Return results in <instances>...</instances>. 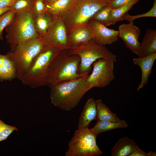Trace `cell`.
<instances>
[{
    "instance_id": "6da1fadb",
    "label": "cell",
    "mask_w": 156,
    "mask_h": 156,
    "mask_svg": "<svg viewBox=\"0 0 156 156\" xmlns=\"http://www.w3.org/2000/svg\"><path fill=\"white\" fill-rule=\"evenodd\" d=\"M89 75L49 87L52 104L66 111H70L76 107L89 90L86 83Z\"/></svg>"
},
{
    "instance_id": "7a4b0ae2",
    "label": "cell",
    "mask_w": 156,
    "mask_h": 156,
    "mask_svg": "<svg viewBox=\"0 0 156 156\" xmlns=\"http://www.w3.org/2000/svg\"><path fill=\"white\" fill-rule=\"evenodd\" d=\"M109 4V0H72L60 18L68 34L77 27L87 26L96 13Z\"/></svg>"
},
{
    "instance_id": "3957f363",
    "label": "cell",
    "mask_w": 156,
    "mask_h": 156,
    "mask_svg": "<svg viewBox=\"0 0 156 156\" xmlns=\"http://www.w3.org/2000/svg\"><path fill=\"white\" fill-rule=\"evenodd\" d=\"M79 57L70 55L67 50L61 51L51 61L49 69V87L63 82L74 79L86 74H79Z\"/></svg>"
},
{
    "instance_id": "277c9868",
    "label": "cell",
    "mask_w": 156,
    "mask_h": 156,
    "mask_svg": "<svg viewBox=\"0 0 156 156\" xmlns=\"http://www.w3.org/2000/svg\"><path fill=\"white\" fill-rule=\"evenodd\" d=\"M60 51L44 46L34 60L27 72L20 79L22 83L33 88L48 86L50 64Z\"/></svg>"
},
{
    "instance_id": "5b68a950",
    "label": "cell",
    "mask_w": 156,
    "mask_h": 156,
    "mask_svg": "<svg viewBox=\"0 0 156 156\" xmlns=\"http://www.w3.org/2000/svg\"><path fill=\"white\" fill-rule=\"evenodd\" d=\"M44 46L39 37L18 44L14 50L6 54L13 62L16 78L20 80L27 73L37 55Z\"/></svg>"
},
{
    "instance_id": "8992f818",
    "label": "cell",
    "mask_w": 156,
    "mask_h": 156,
    "mask_svg": "<svg viewBox=\"0 0 156 156\" xmlns=\"http://www.w3.org/2000/svg\"><path fill=\"white\" fill-rule=\"evenodd\" d=\"M70 55H78L80 59L78 72L79 74H89L92 70L93 63L99 59H109L117 62V56L105 45L99 44L93 39L86 44L71 47L67 50Z\"/></svg>"
},
{
    "instance_id": "52a82bcc",
    "label": "cell",
    "mask_w": 156,
    "mask_h": 156,
    "mask_svg": "<svg viewBox=\"0 0 156 156\" xmlns=\"http://www.w3.org/2000/svg\"><path fill=\"white\" fill-rule=\"evenodd\" d=\"M6 39L13 51L19 44L39 37L36 31L32 14L24 12L16 13L11 23L5 28Z\"/></svg>"
},
{
    "instance_id": "ba28073f",
    "label": "cell",
    "mask_w": 156,
    "mask_h": 156,
    "mask_svg": "<svg viewBox=\"0 0 156 156\" xmlns=\"http://www.w3.org/2000/svg\"><path fill=\"white\" fill-rule=\"evenodd\" d=\"M97 135L86 127L77 130L68 144L66 156H96L103 153L96 143Z\"/></svg>"
},
{
    "instance_id": "9c48e42d",
    "label": "cell",
    "mask_w": 156,
    "mask_h": 156,
    "mask_svg": "<svg viewBox=\"0 0 156 156\" xmlns=\"http://www.w3.org/2000/svg\"><path fill=\"white\" fill-rule=\"evenodd\" d=\"M114 63L110 59H99L93 63L92 73L86 81L89 90L94 87H104L114 79Z\"/></svg>"
},
{
    "instance_id": "30bf717a",
    "label": "cell",
    "mask_w": 156,
    "mask_h": 156,
    "mask_svg": "<svg viewBox=\"0 0 156 156\" xmlns=\"http://www.w3.org/2000/svg\"><path fill=\"white\" fill-rule=\"evenodd\" d=\"M39 37L44 47L60 51L68 50L71 47L66 27L60 18L53 19L46 33Z\"/></svg>"
},
{
    "instance_id": "8fae6325",
    "label": "cell",
    "mask_w": 156,
    "mask_h": 156,
    "mask_svg": "<svg viewBox=\"0 0 156 156\" xmlns=\"http://www.w3.org/2000/svg\"><path fill=\"white\" fill-rule=\"evenodd\" d=\"M87 26L91 33L93 39L99 44H110L118 40V31L108 28L96 20L90 19Z\"/></svg>"
},
{
    "instance_id": "7c38bea8",
    "label": "cell",
    "mask_w": 156,
    "mask_h": 156,
    "mask_svg": "<svg viewBox=\"0 0 156 156\" xmlns=\"http://www.w3.org/2000/svg\"><path fill=\"white\" fill-rule=\"evenodd\" d=\"M118 37L123 41L129 49L138 56L140 52V43L139 37L141 31L131 21L128 24H122L118 27Z\"/></svg>"
},
{
    "instance_id": "4fadbf2b",
    "label": "cell",
    "mask_w": 156,
    "mask_h": 156,
    "mask_svg": "<svg viewBox=\"0 0 156 156\" xmlns=\"http://www.w3.org/2000/svg\"><path fill=\"white\" fill-rule=\"evenodd\" d=\"M156 59V53L143 57L133 58V64L140 67L142 72L141 81L137 88L138 91L147 84Z\"/></svg>"
},
{
    "instance_id": "5bb4252c",
    "label": "cell",
    "mask_w": 156,
    "mask_h": 156,
    "mask_svg": "<svg viewBox=\"0 0 156 156\" xmlns=\"http://www.w3.org/2000/svg\"><path fill=\"white\" fill-rule=\"evenodd\" d=\"M70 47L79 46L87 43L93 39L91 33L87 26L77 27L68 34Z\"/></svg>"
},
{
    "instance_id": "9a60e30c",
    "label": "cell",
    "mask_w": 156,
    "mask_h": 156,
    "mask_svg": "<svg viewBox=\"0 0 156 156\" xmlns=\"http://www.w3.org/2000/svg\"><path fill=\"white\" fill-rule=\"evenodd\" d=\"M97 120V110L96 100L89 99L81 113L78 124V129L88 127L92 120Z\"/></svg>"
},
{
    "instance_id": "2e32d148",
    "label": "cell",
    "mask_w": 156,
    "mask_h": 156,
    "mask_svg": "<svg viewBox=\"0 0 156 156\" xmlns=\"http://www.w3.org/2000/svg\"><path fill=\"white\" fill-rule=\"evenodd\" d=\"M138 146L127 136L118 140L111 150L112 156H129Z\"/></svg>"
},
{
    "instance_id": "e0dca14e",
    "label": "cell",
    "mask_w": 156,
    "mask_h": 156,
    "mask_svg": "<svg viewBox=\"0 0 156 156\" xmlns=\"http://www.w3.org/2000/svg\"><path fill=\"white\" fill-rule=\"evenodd\" d=\"M156 53V30H146L142 42L140 43L138 57H143Z\"/></svg>"
},
{
    "instance_id": "ac0fdd59",
    "label": "cell",
    "mask_w": 156,
    "mask_h": 156,
    "mask_svg": "<svg viewBox=\"0 0 156 156\" xmlns=\"http://www.w3.org/2000/svg\"><path fill=\"white\" fill-rule=\"evenodd\" d=\"M16 78L14 65L8 55L0 54V79L11 80Z\"/></svg>"
},
{
    "instance_id": "d6986e66",
    "label": "cell",
    "mask_w": 156,
    "mask_h": 156,
    "mask_svg": "<svg viewBox=\"0 0 156 156\" xmlns=\"http://www.w3.org/2000/svg\"><path fill=\"white\" fill-rule=\"evenodd\" d=\"M72 0H57L46 4V12L53 19L60 18L70 5Z\"/></svg>"
},
{
    "instance_id": "ffe728a7",
    "label": "cell",
    "mask_w": 156,
    "mask_h": 156,
    "mask_svg": "<svg viewBox=\"0 0 156 156\" xmlns=\"http://www.w3.org/2000/svg\"><path fill=\"white\" fill-rule=\"evenodd\" d=\"M97 110V121L118 122L121 120L104 104L101 99L96 100Z\"/></svg>"
},
{
    "instance_id": "44dd1931",
    "label": "cell",
    "mask_w": 156,
    "mask_h": 156,
    "mask_svg": "<svg viewBox=\"0 0 156 156\" xmlns=\"http://www.w3.org/2000/svg\"><path fill=\"white\" fill-rule=\"evenodd\" d=\"M128 125L125 120H121L117 122L97 121L95 126L90 129L92 132L98 135L100 133L115 129L126 128Z\"/></svg>"
},
{
    "instance_id": "7402d4cb",
    "label": "cell",
    "mask_w": 156,
    "mask_h": 156,
    "mask_svg": "<svg viewBox=\"0 0 156 156\" xmlns=\"http://www.w3.org/2000/svg\"><path fill=\"white\" fill-rule=\"evenodd\" d=\"M35 27L39 37L45 34L51 25L52 18L45 13L33 18Z\"/></svg>"
},
{
    "instance_id": "603a6c76",
    "label": "cell",
    "mask_w": 156,
    "mask_h": 156,
    "mask_svg": "<svg viewBox=\"0 0 156 156\" xmlns=\"http://www.w3.org/2000/svg\"><path fill=\"white\" fill-rule=\"evenodd\" d=\"M139 0H133L126 4L112 9L110 16L109 26L122 21L125 15Z\"/></svg>"
},
{
    "instance_id": "cb8c5ba5",
    "label": "cell",
    "mask_w": 156,
    "mask_h": 156,
    "mask_svg": "<svg viewBox=\"0 0 156 156\" xmlns=\"http://www.w3.org/2000/svg\"><path fill=\"white\" fill-rule=\"evenodd\" d=\"M112 9L111 6L109 4L100 9L90 19L96 20L106 27L109 26Z\"/></svg>"
},
{
    "instance_id": "d4e9b609",
    "label": "cell",
    "mask_w": 156,
    "mask_h": 156,
    "mask_svg": "<svg viewBox=\"0 0 156 156\" xmlns=\"http://www.w3.org/2000/svg\"><path fill=\"white\" fill-rule=\"evenodd\" d=\"M34 1L16 0L11 7L16 13L28 12L31 13Z\"/></svg>"
},
{
    "instance_id": "484cf974",
    "label": "cell",
    "mask_w": 156,
    "mask_h": 156,
    "mask_svg": "<svg viewBox=\"0 0 156 156\" xmlns=\"http://www.w3.org/2000/svg\"><path fill=\"white\" fill-rule=\"evenodd\" d=\"M16 12L12 9L0 16V40H3V31L12 21Z\"/></svg>"
},
{
    "instance_id": "4316f807",
    "label": "cell",
    "mask_w": 156,
    "mask_h": 156,
    "mask_svg": "<svg viewBox=\"0 0 156 156\" xmlns=\"http://www.w3.org/2000/svg\"><path fill=\"white\" fill-rule=\"evenodd\" d=\"M144 17H156V0H154L153 7L148 12L144 14L133 16L127 13L123 16L122 20H126L130 22L136 19Z\"/></svg>"
},
{
    "instance_id": "83f0119b",
    "label": "cell",
    "mask_w": 156,
    "mask_h": 156,
    "mask_svg": "<svg viewBox=\"0 0 156 156\" xmlns=\"http://www.w3.org/2000/svg\"><path fill=\"white\" fill-rule=\"evenodd\" d=\"M18 130L16 126L6 124L0 119V142L6 140L14 131Z\"/></svg>"
},
{
    "instance_id": "f1b7e54d",
    "label": "cell",
    "mask_w": 156,
    "mask_h": 156,
    "mask_svg": "<svg viewBox=\"0 0 156 156\" xmlns=\"http://www.w3.org/2000/svg\"><path fill=\"white\" fill-rule=\"evenodd\" d=\"M46 5L43 0H35L31 13L33 18L46 13Z\"/></svg>"
},
{
    "instance_id": "f546056e",
    "label": "cell",
    "mask_w": 156,
    "mask_h": 156,
    "mask_svg": "<svg viewBox=\"0 0 156 156\" xmlns=\"http://www.w3.org/2000/svg\"><path fill=\"white\" fill-rule=\"evenodd\" d=\"M156 152L149 151L146 153L140 149L138 146L129 156H155Z\"/></svg>"
},
{
    "instance_id": "4dcf8cb0",
    "label": "cell",
    "mask_w": 156,
    "mask_h": 156,
    "mask_svg": "<svg viewBox=\"0 0 156 156\" xmlns=\"http://www.w3.org/2000/svg\"><path fill=\"white\" fill-rule=\"evenodd\" d=\"M133 0H109V5L112 9L126 4Z\"/></svg>"
},
{
    "instance_id": "1f68e13d",
    "label": "cell",
    "mask_w": 156,
    "mask_h": 156,
    "mask_svg": "<svg viewBox=\"0 0 156 156\" xmlns=\"http://www.w3.org/2000/svg\"><path fill=\"white\" fill-rule=\"evenodd\" d=\"M16 0H0V9L11 7Z\"/></svg>"
},
{
    "instance_id": "d6a6232c",
    "label": "cell",
    "mask_w": 156,
    "mask_h": 156,
    "mask_svg": "<svg viewBox=\"0 0 156 156\" xmlns=\"http://www.w3.org/2000/svg\"><path fill=\"white\" fill-rule=\"evenodd\" d=\"M12 9L11 7H8L0 9V16L4 13Z\"/></svg>"
},
{
    "instance_id": "836d02e7",
    "label": "cell",
    "mask_w": 156,
    "mask_h": 156,
    "mask_svg": "<svg viewBox=\"0 0 156 156\" xmlns=\"http://www.w3.org/2000/svg\"><path fill=\"white\" fill-rule=\"evenodd\" d=\"M45 4H48L53 2H54L57 0H43Z\"/></svg>"
},
{
    "instance_id": "e575fe53",
    "label": "cell",
    "mask_w": 156,
    "mask_h": 156,
    "mask_svg": "<svg viewBox=\"0 0 156 156\" xmlns=\"http://www.w3.org/2000/svg\"><path fill=\"white\" fill-rule=\"evenodd\" d=\"M32 0V1H35V0Z\"/></svg>"
}]
</instances>
